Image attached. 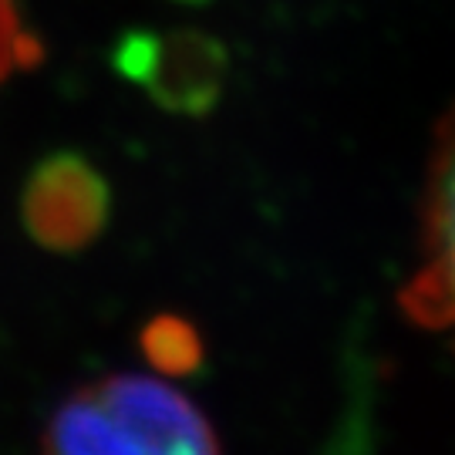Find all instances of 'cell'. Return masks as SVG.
Returning <instances> with one entry per match:
<instances>
[{
  "mask_svg": "<svg viewBox=\"0 0 455 455\" xmlns=\"http://www.w3.org/2000/svg\"><path fill=\"white\" fill-rule=\"evenodd\" d=\"M44 455H220L206 415L146 374H108L51 415Z\"/></svg>",
  "mask_w": 455,
  "mask_h": 455,
  "instance_id": "cell-1",
  "label": "cell"
},
{
  "mask_svg": "<svg viewBox=\"0 0 455 455\" xmlns=\"http://www.w3.org/2000/svg\"><path fill=\"white\" fill-rule=\"evenodd\" d=\"M227 65L223 44L199 31H132L115 48L118 75L180 115L210 112L227 82Z\"/></svg>",
  "mask_w": 455,
  "mask_h": 455,
  "instance_id": "cell-2",
  "label": "cell"
},
{
  "mask_svg": "<svg viewBox=\"0 0 455 455\" xmlns=\"http://www.w3.org/2000/svg\"><path fill=\"white\" fill-rule=\"evenodd\" d=\"M405 314L455 347V115L442 129L428 169L422 212V263L402 291Z\"/></svg>",
  "mask_w": 455,
  "mask_h": 455,
  "instance_id": "cell-3",
  "label": "cell"
},
{
  "mask_svg": "<svg viewBox=\"0 0 455 455\" xmlns=\"http://www.w3.org/2000/svg\"><path fill=\"white\" fill-rule=\"evenodd\" d=\"M112 210L108 186L95 172V165L58 152L31 172L20 196V216L34 236V243L54 253H75L105 229Z\"/></svg>",
  "mask_w": 455,
  "mask_h": 455,
  "instance_id": "cell-4",
  "label": "cell"
},
{
  "mask_svg": "<svg viewBox=\"0 0 455 455\" xmlns=\"http://www.w3.org/2000/svg\"><path fill=\"white\" fill-rule=\"evenodd\" d=\"M142 355L156 371L189 374L203 364V338L189 321L159 314L142 327Z\"/></svg>",
  "mask_w": 455,
  "mask_h": 455,
  "instance_id": "cell-5",
  "label": "cell"
},
{
  "mask_svg": "<svg viewBox=\"0 0 455 455\" xmlns=\"http://www.w3.org/2000/svg\"><path fill=\"white\" fill-rule=\"evenodd\" d=\"M176 4H206V0H176Z\"/></svg>",
  "mask_w": 455,
  "mask_h": 455,
  "instance_id": "cell-6",
  "label": "cell"
}]
</instances>
